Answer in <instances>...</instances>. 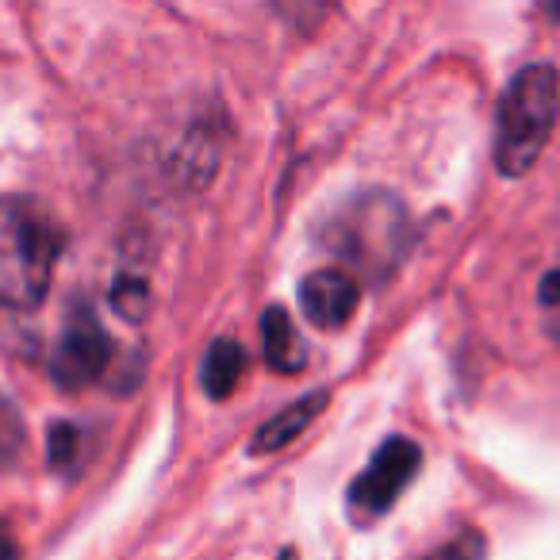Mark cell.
Returning <instances> with one entry per match:
<instances>
[{"mask_svg":"<svg viewBox=\"0 0 560 560\" xmlns=\"http://www.w3.org/2000/svg\"><path fill=\"white\" fill-rule=\"evenodd\" d=\"M58 257L62 231L55 215L27 196H0V307H39L50 292Z\"/></svg>","mask_w":560,"mask_h":560,"instance_id":"cell-1","label":"cell"},{"mask_svg":"<svg viewBox=\"0 0 560 560\" xmlns=\"http://www.w3.org/2000/svg\"><path fill=\"white\" fill-rule=\"evenodd\" d=\"M560 119V73L534 62L511 78L495 112V170L518 180L537 165Z\"/></svg>","mask_w":560,"mask_h":560,"instance_id":"cell-2","label":"cell"},{"mask_svg":"<svg viewBox=\"0 0 560 560\" xmlns=\"http://www.w3.org/2000/svg\"><path fill=\"white\" fill-rule=\"evenodd\" d=\"M330 249L350 261L365 265L373 272H384L399 261L407 246V215L392 196L369 192L358 196L350 208L330 215Z\"/></svg>","mask_w":560,"mask_h":560,"instance_id":"cell-3","label":"cell"},{"mask_svg":"<svg viewBox=\"0 0 560 560\" xmlns=\"http://www.w3.org/2000/svg\"><path fill=\"white\" fill-rule=\"evenodd\" d=\"M422 450L411 438H388L381 450L373 453L365 472L350 483V514L358 522H373L396 506V499L407 491V483L419 476Z\"/></svg>","mask_w":560,"mask_h":560,"instance_id":"cell-4","label":"cell"},{"mask_svg":"<svg viewBox=\"0 0 560 560\" xmlns=\"http://www.w3.org/2000/svg\"><path fill=\"white\" fill-rule=\"evenodd\" d=\"M108 361H112L108 330L101 327L93 307L73 304L70 315H66L62 338H58V346H55V358H50V376H55V384L66 392H81L108 373Z\"/></svg>","mask_w":560,"mask_h":560,"instance_id":"cell-5","label":"cell"},{"mask_svg":"<svg viewBox=\"0 0 560 560\" xmlns=\"http://www.w3.org/2000/svg\"><path fill=\"white\" fill-rule=\"evenodd\" d=\"M300 304H304V315L312 327L342 330L358 315L361 284L342 269H319L300 284Z\"/></svg>","mask_w":560,"mask_h":560,"instance_id":"cell-6","label":"cell"},{"mask_svg":"<svg viewBox=\"0 0 560 560\" xmlns=\"http://www.w3.org/2000/svg\"><path fill=\"white\" fill-rule=\"evenodd\" d=\"M327 399H330L327 392H312V396H304V399H296L292 407H284L280 415H272V419L261 422V430L254 434L249 453H254V457H261V453H277V450H284V445H292L315 419H319L323 411H327Z\"/></svg>","mask_w":560,"mask_h":560,"instance_id":"cell-7","label":"cell"},{"mask_svg":"<svg viewBox=\"0 0 560 560\" xmlns=\"http://www.w3.org/2000/svg\"><path fill=\"white\" fill-rule=\"evenodd\" d=\"M261 346H265V361H269L277 373H300L307 361L304 338H300L296 323L284 307H265L261 315Z\"/></svg>","mask_w":560,"mask_h":560,"instance_id":"cell-8","label":"cell"},{"mask_svg":"<svg viewBox=\"0 0 560 560\" xmlns=\"http://www.w3.org/2000/svg\"><path fill=\"white\" fill-rule=\"evenodd\" d=\"M242 369H246V353L234 338H219L211 342V350L203 353V369H200V384L211 399H226L242 381Z\"/></svg>","mask_w":560,"mask_h":560,"instance_id":"cell-9","label":"cell"},{"mask_svg":"<svg viewBox=\"0 0 560 560\" xmlns=\"http://www.w3.org/2000/svg\"><path fill=\"white\" fill-rule=\"evenodd\" d=\"M24 453V419H20L16 404L0 392V472L12 468Z\"/></svg>","mask_w":560,"mask_h":560,"instance_id":"cell-10","label":"cell"},{"mask_svg":"<svg viewBox=\"0 0 560 560\" xmlns=\"http://www.w3.org/2000/svg\"><path fill=\"white\" fill-rule=\"evenodd\" d=\"M112 304H116V312H124L131 323H139L142 315H147L150 307V289L142 277H119L116 284H112Z\"/></svg>","mask_w":560,"mask_h":560,"instance_id":"cell-11","label":"cell"},{"mask_svg":"<svg viewBox=\"0 0 560 560\" xmlns=\"http://www.w3.org/2000/svg\"><path fill=\"white\" fill-rule=\"evenodd\" d=\"M50 468H73L78 465V453H81V434L73 422H55L50 427Z\"/></svg>","mask_w":560,"mask_h":560,"instance_id":"cell-12","label":"cell"},{"mask_svg":"<svg viewBox=\"0 0 560 560\" xmlns=\"http://www.w3.org/2000/svg\"><path fill=\"white\" fill-rule=\"evenodd\" d=\"M488 557V541H483L480 529H465V534H457L453 541H445L442 549L427 552L422 560H483Z\"/></svg>","mask_w":560,"mask_h":560,"instance_id":"cell-13","label":"cell"},{"mask_svg":"<svg viewBox=\"0 0 560 560\" xmlns=\"http://www.w3.org/2000/svg\"><path fill=\"white\" fill-rule=\"evenodd\" d=\"M537 304H541L545 327L560 342V269H549L541 277V289H537Z\"/></svg>","mask_w":560,"mask_h":560,"instance_id":"cell-14","label":"cell"},{"mask_svg":"<svg viewBox=\"0 0 560 560\" xmlns=\"http://www.w3.org/2000/svg\"><path fill=\"white\" fill-rule=\"evenodd\" d=\"M0 560H16V537L4 522H0Z\"/></svg>","mask_w":560,"mask_h":560,"instance_id":"cell-15","label":"cell"},{"mask_svg":"<svg viewBox=\"0 0 560 560\" xmlns=\"http://www.w3.org/2000/svg\"><path fill=\"white\" fill-rule=\"evenodd\" d=\"M277 560H296V552H292V549H284V552H280V557Z\"/></svg>","mask_w":560,"mask_h":560,"instance_id":"cell-16","label":"cell"}]
</instances>
